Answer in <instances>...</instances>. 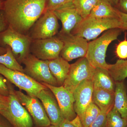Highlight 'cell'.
I'll return each mask as SVG.
<instances>
[{"label":"cell","instance_id":"cell-5","mask_svg":"<svg viewBox=\"0 0 127 127\" xmlns=\"http://www.w3.org/2000/svg\"><path fill=\"white\" fill-rule=\"evenodd\" d=\"M9 103L6 109L0 110V114L8 120L13 127H33V120L15 93V89L9 82Z\"/></svg>","mask_w":127,"mask_h":127},{"label":"cell","instance_id":"cell-10","mask_svg":"<svg viewBox=\"0 0 127 127\" xmlns=\"http://www.w3.org/2000/svg\"><path fill=\"white\" fill-rule=\"evenodd\" d=\"M63 43L57 35L46 39L32 40L31 53L38 59L49 61L59 57Z\"/></svg>","mask_w":127,"mask_h":127},{"label":"cell","instance_id":"cell-8","mask_svg":"<svg viewBox=\"0 0 127 127\" xmlns=\"http://www.w3.org/2000/svg\"><path fill=\"white\" fill-rule=\"evenodd\" d=\"M95 68L91 65L86 57L81 58L70 64V70L63 86L73 93L82 82L92 79Z\"/></svg>","mask_w":127,"mask_h":127},{"label":"cell","instance_id":"cell-37","mask_svg":"<svg viewBox=\"0 0 127 127\" xmlns=\"http://www.w3.org/2000/svg\"><path fill=\"white\" fill-rule=\"evenodd\" d=\"M106 0L109 2L112 5L116 7L118 4L119 0Z\"/></svg>","mask_w":127,"mask_h":127},{"label":"cell","instance_id":"cell-36","mask_svg":"<svg viewBox=\"0 0 127 127\" xmlns=\"http://www.w3.org/2000/svg\"><path fill=\"white\" fill-rule=\"evenodd\" d=\"M0 127H13L8 120L0 114Z\"/></svg>","mask_w":127,"mask_h":127},{"label":"cell","instance_id":"cell-35","mask_svg":"<svg viewBox=\"0 0 127 127\" xmlns=\"http://www.w3.org/2000/svg\"><path fill=\"white\" fill-rule=\"evenodd\" d=\"M9 103V97L0 94V110L7 108Z\"/></svg>","mask_w":127,"mask_h":127},{"label":"cell","instance_id":"cell-40","mask_svg":"<svg viewBox=\"0 0 127 127\" xmlns=\"http://www.w3.org/2000/svg\"><path fill=\"white\" fill-rule=\"evenodd\" d=\"M127 127V126H126V127Z\"/></svg>","mask_w":127,"mask_h":127},{"label":"cell","instance_id":"cell-4","mask_svg":"<svg viewBox=\"0 0 127 127\" xmlns=\"http://www.w3.org/2000/svg\"><path fill=\"white\" fill-rule=\"evenodd\" d=\"M32 40L28 35L21 34L9 27L0 32V47L10 48L14 56L20 64L31 53Z\"/></svg>","mask_w":127,"mask_h":127},{"label":"cell","instance_id":"cell-31","mask_svg":"<svg viewBox=\"0 0 127 127\" xmlns=\"http://www.w3.org/2000/svg\"><path fill=\"white\" fill-rule=\"evenodd\" d=\"M9 26L5 19L2 11L0 12V32L4 31ZM6 52V48L0 47V55H3Z\"/></svg>","mask_w":127,"mask_h":127},{"label":"cell","instance_id":"cell-25","mask_svg":"<svg viewBox=\"0 0 127 127\" xmlns=\"http://www.w3.org/2000/svg\"><path fill=\"white\" fill-rule=\"evenodd\" d=\"M101 112V110L94 103L92 102L85 111L81 121L82 127H89Z\"/></svg>","mask_w":127,"mask_h":127},{"label":"cell","instance_id":"cell-23","mask_svg":"<svg viewBox=\"0 0 127 127\" xmlns=\"http://www.w3.org/2000/svg\"><path fill=\"white\" fill-rule=\"evenodd\" d=\"M5 48H6V53L3 55H0V64L10 69L24 73L23 67L17 61L11 48L9 46Z\"/></svg>","mask_w":127,"mask_h":127},{"label":"cell","instance_id":"cell-34","mask_svg":"<svg viewBox=\"0 0 127 127\" xmlns=\"http://www.w3.org/2000/svg\"><path fill=\"white\" fill-rule=\"evenodd\" d=\"M115 7L121 12L127 14V0H119Z\"/></svg>","mask_w":127,"mask_h":127},{"label":"cell","instance_id":"cell-14","mask_svg":"<svg viewBox=\"0 0 127 127\" xmlns=\"http://www.w3.org/2000/svg\"><path fill=\"white\" fill-rule=\"evenodd\" d=\"M93 90L92 79H87L82 82L73 93L75 100L74 110L81 122L85 111L92 102Z\"/></svg>","mask_w":127,"mask_h":127},{"label":"cell","instance_id":"cell-21","mask_svg":"<svg viewBox=\"0 0 127 127\" xmlns=\"http://www.w3.org/2000/svg\"><path fill=\"white\" fill-rule=\"evenodd\" d=\"M89 16L98 18L119 19L118 10L106 0H99Z\"/></svg>","mask_w":127,"mask_h":127},{"label":"cell","instance_id":"cell-39","mask_svg":"<svg viewBox=\"0 0 127 127\" xmlns=\"http://www.w3.org/2000/svg\"><path fill=\"white\" fill-rule=\"evenodd\" d=\"M57 127V126H55V125H49V126H47V127Z\"/></svg>","mask_w":127,"mask_h":127},{"label":"cell","instance_id":"cell-1","mask_svg":"<svg viewBox=\"0 0 127 127\" xmlns=\"http://www.w3.org/2000/svg\"><path fill=\"white\" fill-rule=\"evenodd\" d=\"M47 0H4L2 12L9 27L28 35L46 10Z\"/></svg>","mask_w":127,"mask_h":127},{"label":"cell","instance_id":"cell-3","mask_svg":"<svg viewBox=\"0 0 127 127\" xmlns=\"http://www.w3.org/2000/svg\"><path fill=\"white\" fill-rule=\"evenodd\" d=\"M120 28L119 19L98 18L89 16L78 23L71 33L88 41L96 39L107 30Z\"/></svg>","mask_w":127,"mask_h":127},{"label":"cell","instance_id":"cell-9","mask_svg":"<svg viewBox=\"0 0 127 127\" xmlns=\"http://www.w3.org/2000/svg\"><path fill=\"white\" fill-rule=\"evenodd\" d=\"M58 19L52 11L46 10L35 22L28 33L32 40L50 38L59 32Z\"/></svg>","mask_w":127,"mask_h":127},{"label":"cell","instance_id":"cell-22","mask_svg":"<svg viewBox=\"0 0 127 127\" xmlns=\"http://www.w3.org/2000/svg\"><path fill=\"white\" fill-rule=\"evenodd\" d=\"M108 70L115 82L124 81L127 78V60L119 59L109 65Z\"/></svg>","mask_w":127,"mask_h":127},{"label":"cell","instance_id":"cell-7","mask_svg":"<svg viewBox=\"0 0 127 127\" xmlns=\"http://www.w3.org/2000/svg\"><path fill=\"white\" fill-rule=\"evenodd\" d=\"M22 63L25 66L24 73L35 81L59 87L45 61L38 59L30 53L23 60Z\"/></svg>","mask_w":127,"mask_h":127},{"label":"cell","instance_id":"cell-15","mask_svg":"<svg viewBox=\"0 0 127 127\" xmlns=\"http://www.w3.org/2000/svg\"><path fill=\"white\" fill-rule=\"evenodd\" d=\"M37 97L42 103L51 125L59 127L65 119L52 92L47 87L40 91Z\"/></svg>","mask_w":127,"mask_h":127},{"label":"cell","instance_id":"cell-28","mask_svg":"<svg viewBox=\"0 0 127 127\" xmlns=\"http://www.w3.org/2000/svg\"><path fill=\"white\" fill-rule=\"evenodd\" d=\"M116 53L117 56L121 59L127 58V40L122 41L117 46Z\"/></svg>","mask_w":127,"mask_h":127},{"label":"cell","instance_id":"cell-29","mask_svg":"<svg viewBox=\"0 0 127 127\" xmlns=\"http://www.w3.org/2000/svg\"><path fill=\"white\" fill-rule=\"evenodd\" d=\"M107 114L101 111L100 114L89 127H106Z\"/></svg>","mask_w":127,"mask_h":127},{"label":"cell","instance_id":"cell-32","mask_svg":"<svg viewBox=\"0 0 127 127\" xmlns=\"http://www.w3.org/2000/svg\"><path fill=\"white\" fill-rule=\"evenodd\" d=\"M59 127H82L81 120L79 117H76L73 120L70 121L64 119Z\"/></svg>","mask_w":127,"mask_h":127},{"label":"cell","instance_id":"cell-11","mask_svg":"<svg viewBox=\"0 0 127 127\" xmlns=\"http://www.w3.org/2000/svg\"><path fill=\"white\" fill-rule=\"evenodd\" d=\"M15 92L21 104L28 111L37 127H45L51 125L42 103L38 98L26 95L20 91L15 90Z\"/></svg>","mask_w":127,"mask_h":127},{"label":"cell","instance_id":"cell-38","mask_svg":"<svg viewBox=\"0 0 127 127\" xmlns=\"http://www.w3.org/2000/svg\"><path fill=\"white\" fill-rule=\"evenodd\" d=\"M4 1L3 0H0V12L2 11L3 9Z\"/></svg>","mask_w":127,"mask_h":127},{"label":"cell","instance_id":"cell-16","mask_svg":"<svg viewBox=\"0 0 127 127\" xmlns=\"http://www.w3.org/2000/svg\"><path fill=\"white\" fill-rule=\"evenodd\" d=\"M53 12L58 20H60L62 23V27L58 32L59 34H70L73 29L83 19L73 4Z\"/></svg>","mask_w":127,"mask_h":127},{"label":"cell","instance_id":"cell-24","mask_svg":"<svg viewBox=\"0 0 127 127\" xmlns=\"http://www.w3.org/2000/svg\"><path fill=\"white\" fill-rule=\"evenodd\" d=\"M99 0H74L73 5L80 16L85 18L89 15Z\"/></svg>","mask_w":127,"mask_h":127},{"label":"cell","instance_id":"cell-19","mask_svg":"<svg viewBox=\"0 0 127 127\" xmlns=\"http://www.w3.org/2000/svg\"><path fill=\"white\" fill-rule=\"evenodd\" d=\"M124 81L116 82L113 108L127 122V87Z\"/></svg>","mask_w":127,"mask_h":127},{"label":"cell","instance_id":"cell-18","mask_svg":"<svg viewBox=\"0 0 127 127\" xmlns=\"http://www.w3.org/2000/svg\"><path fill=\"white\" fill-rule=\"evenodd\" d=\"M50 72L56 78L59 87L63 86L67 77L70 64L61 57L49 61H45Z\"/></svg>","mask_w":127,"mask_h":127},{"label":"cell","instance_id":"cell-2","mask_svg":"<svg viewBox=\"0 0 127 127\" xmlns=\"http://www.w3.org/2000/svg\"><path fill=\"white\" fill-rule=\"evenodd\" d=\"M123 31L119 28L110 29L100 37L88 42L86 57L94 67L108 69L110 64L106 61L108 47L112 42L117 39Z\"/></svg>","mask_w":127,"mask_h":127},{"label":"cell","instance_id":"cell-27","mask_svg":"<svg viewBox=\"0 0 127 127\" xmlns=\"http://www.w3.org/2000/svg\"><path fill=\"white\" fill-rule=\"evenodd\" d=\"M74 0H47L46 10L54 11L72 5Z\"/></svg>","mask_w":127,"mask_h":127},{"label":"cell","instance_id":"cell-6","mask_svg":"<svg viewBox=\"0 0 127 127\" xmlns=\"http://www.w3.org/2000/svg\"><path fill=\"white\" fill-rule=\"evenodd\" d=\"M0 74L20 90L25 91L30 96L37 97L40 91L47 88L24 73L10 69L0 64Z\"/></svg>","mask_w":127,"mask_h":127},{"label":"cell","instance_id":"cell-13","mask_svg":"<svg viewBox=\"0 0 127 127\" xmlns=\"http://www.w3.org/2000/svg\"><path fill=\"white\" fill-rule=\"evenodd\" d=\"M41 83L49 88L55 95L64 119L71 121L76 117L77 115L74 110L75 100L73 93L63 86H53L45 83Z\"/></svg>","mask_w":127,"mask_h":127},{"label":"cell","instance_id":"cell-33","mask_svg":"<svg viewBox=\"0 0 127 127\" xmlns=\"http://www.w3.org/2000/svg\"><path fill=\"white\" fill-rule=\"evenodd\" d=\"M119 15L120 22V29L123 31H127V14L119 11Z\"/></svg>","mask_w":127,"mask_h":127},{"label":"cell","instance_id":"cell-17","mask_svg":"<svg viewBox=\"0 0 127 127\" xmlns=\"http://www.w3.org/2000/svg\"><path fill=\"white\" fill-rule=\"evenodd\" d=\"M114 92L94 89L93 93L92 102L101 112L107 114L112 109L114 106Z\"/></svg>","mask_w":127,"mask_h":127},{"label":"cell","instance_id":"cell-41","mask_svg":"<svg viewBox=\"0 0 127 127\" xmlns=\"http://www.w3.org/2000/svg\"></svg>","mask_w":127,"mask_h":127},{"label":"cell","instance_id":"cell-20","mask_svg":"<svg viewBox=\"0 0 127 127\" xmlns=\"http://www.w3.org/2000/svg\"><path fill=\"white\" fill-rule=\"evenodd\" d=\"M94 89H100L114 92L116 82L109 74L107 69L97 67L92 78Z\"/></svg>","mask_w":127,"mask_h":127},{"label":"cell","instance_id":"cell-26","mask_svg":"<svg viewBox=\"0 0 127 127\" xmlns=\"http://www.w3.org/2000/svg\"><path fill=\"white\" fill-rule=\"evenodd\" d=\"M127 125V120L114 108L107 114L106 127H125Z\"/></svg>","mask_w":127,"mask_h":127},{"label":"cell","instance_id":"cell-12","mask_svg":"<svg viewBox=\"0 0 127 127\" xmlns=\"http://www.w3.org/2000/svg\"><path fill=\"white\" fill-rule=\"evenodd\" d=\"M57 36L63 43L61 52V57L70 62L78 58L86 57L88 42L86 39L71 34H58Z\"/></svg>","mask_w":127,"mask_h":127},{"label":"cell","instance_id":"cell-30","mask_svg":"<svg viewBox=\"0 0 127 127\" xmlns=\"http://www.w3.org/2000/svg\"><path fill=\"white\" fill-rule=\"evenodd\" d=\"M10 82L0 74V94L8 96L10 94L9 84Z\"/></svg>","mask_w":127,"mask_h":127}]
</instances>
